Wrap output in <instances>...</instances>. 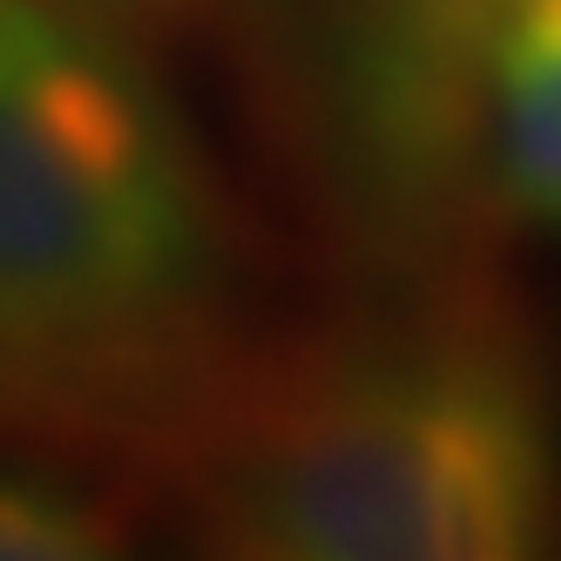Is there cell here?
I'll return each instance as SVG.
<instances>
[{
    "instance_id": "4",
    "label": "cell",
    "mask_w": 561,
    "mask_h": 561,
    "mask_svg": "<svg viewBox=\"0 0 561 561\" xmlns=\"http://www.w3.org/2000/svg\"><path fill=\"white\" fill-rule=\"evenodd\" d=\"M473 163L501 217L561 237V0H514L473 115Z\"/></svg>"
},
{
    "instance_id": "6",
    "label": "cell",
    "mask_w": 561,
    "mask_h": 561,
    "mask_svg": "<svg viewBox=\"0 0 561 561\" xmlns=\"http://www.w3.org/2000/svg\"><path fill=\"white\" fill-rule=\"evenodd\" d=\"M55 8L82 14V21H95V27H136V21H163L176 0H55Z\"/></svg>"
},
{
    "instance_id": "2",
    "label": "cell",
    "mask_w": 561,
    "mask_h": 561,
    "mask_svg": "<svg viewBox=\"0 0 561 561\" xmlns=\"http://www.w3.org/2000/svg\"><path fill=\"white\" fill-rule=\"evenodd\" d=\"M217 277V224L142 68L55 0H0V379L156 358Z\"/></svg>"
},
{
    "instance_id": "1",
    "label": "cell",
    "mask_w": 561,
    "mask_h": 561,
    "mask_svg": "<svg viewBox=\"0 0 561 561\" xmlns=\"http://www.w3.org/2000/svg\"><path fill=\"white\" fill-rule=\"evenodd\" d=\"M190 494L230 554L520 561L561 535V439L494 332H358L237 392Z\"/></svg>"
},
{
    "instance_id": "5",
    "label": "cell",
    "mask_w": 561,
    "mask_h": 561,
    "mask_svg": "<svg viewBox=\"0 0 561 561\" xmlns=\"http://www.w3.org/2000/svg\"><path fill=\"white\" fill-rule=\"evenodd\" d=\"M123 548L115 507L55 467L0 460V561H95Z\"/></svg>"
},
{
    "instance_id": "3",
    "label": "cell",
    "mask_w": 561,
    "mask_h": 561,
    "mask_svg": "<svg viewBox=\"0 0 561 561\" xmlns=\"http://www.w3.org/2000/svg\"><path fill=\"white\" fill-rule=\"evenodd\" d=\"M514 0H298L339 176L379 217H420L473 163V115Z\"/></svg>"
}]
</instances>
